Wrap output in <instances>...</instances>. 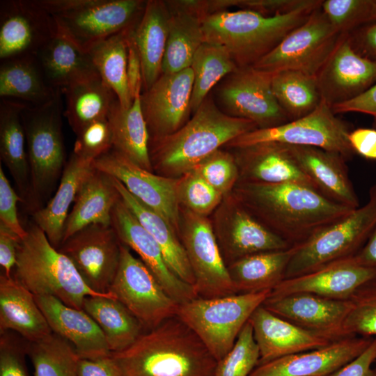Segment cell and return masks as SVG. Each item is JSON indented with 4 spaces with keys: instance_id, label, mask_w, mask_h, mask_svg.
I'll return each instance as SVG.
<instances>
[{
    "instance_id": "6da1fadb",
    "label": "cell",
    "mask_w": 376,
    "mask_h": 376,
    "mask_svg": "<svg viewBox=\"0 0 376 376\" xmlns=\"http://www.w3.org/2000/svg\"><path fill=\"white\" fill-rule=\"evenodd\" d=\"M233 191L254 216L292 245L302 243L354 210L299 183L238 182Z\"/></svg>"
},
{
    "instance_id": "7a4b0ae2",
    "label": "cell",
    "mask_w": 376,
    "mask_h": 376,
    "mask_svg": "<svg viewBox=\"0 0 376 376\" xmlns=\"http://www.w3.org/2000/svg\"><path fill=\"white\" fill-rule=\"evenodd\" d=\"M121 376H214L217 361L176 315L111 352Z\"/></svg>"
},
{
    "instance_id": "3957f363",
    "label": "cell",
    "mask_w": 376,
    "mask_h": 376,
    "mask_svg": "<svg viewBox=\"0 0 376 376\" xmlns=\"http://www.w3.org/2000/svg\"><path fill=\"white\" fill-rule=\"evenodd\" d=\"M256 129L254 123L227 114L208 96L178 131L149 143L152 171L179 178L221 146Z\"/></svg>"
},
{
    "instance_id": "277c9868",
    "label": "cell",
    "mask_w": 376,
    "mask_h": 376,
    "mask_svg": "<svg viewBox=\"0 0 376 376\" xmlns=\"http://www.w3.org/2000/svg\"><path fill=\"white\" fill-rule=\"evenodd\" d=\"M322 2L309 0L293 11L272 16L246 9L215 13L202 19L205 41L224 48L238 67L252 66L303 24Z\"/></svg>"
},
{
    "instance_id": "5b68a950",
    "label": "cell",
    "mask_w": 376,
    "mask_h": 376,
    "mask_svg": "<svg viewBox=\"0 0 376 376\" xmlns=\"http://www.w3.org/2000/svg\"><path fill=\"white\" fill-rule=\"evenodd\" d=\"M20 240L13 277L35 296H52L65 304L83 310L88 296L100 294L85 283L72 262L56 249L35 224Z\"/></svg>"
},
{
    "instance_id": "8992f818",
    "label": "cell",
    "mask_w": 376,
    "mask_h": 376,
    "mask_svg": "<svg viewBox=\"0 0 376 376\" xmlns=\"http://www.w3.org/2000/svg\"><path fill=\"white\" fill-rule=\"evenodd\" d=\"M271 292L266 290L210 299L198 297L179 304L176 316L218 362L230 352L252 313Z\"/></svg>"
},
{
    "instance_id": "52a82bcc",
    "label": "cell",
    "mask_w": 376,
    "mask_h": 376,
    "mask_svg": "<svg viewBox=\"0 0 376 376\" xmlns=\"http://www.w3.org/2000/svg\"><path fill=\"white\" fill-rule=\"evenodd\" d=\"M376 226V185L368 201L347 216L321 228L296 244L285 279L297 276L354 256Z\"/></svg>"
},
{
    "instance_id": "ba28073f",
    "label": "cell",
    "mask_w": 376,
    "mask_h": 376,
    "mask_svg": "<svg viewBox=\"0 0 376 376\" xmlns=\"http://www.w3.org/2000/svg\"><path fill=\"white\" fill-rule=\"evenodd\" d=\"M62 91L38 106L24 104L22 119L28 149L31 189L35 196L46 195L65 167L61 130Z\"/></svg>"
},
{
    "instance_id": "9c48e42d",
    "label": "cell",
    "mask_w": 376,
    "mask_h": 376,
    "mask_svg": "<svg viewBox=\"0 0 376 376\" xmlns=\"http://www.w3.org/2000/svg\"><path fill=\"white\" fill-rule=\"evenodd\" d=\"M350 130L323 100L309 114L279 126L256 129L227 144L233 148L265 142L309 146L340 154L345 159L354 154L349 141Z\"/></svg>"
},
{
    "instance_id": "30bf717a",
    "label": "cell",
    "mask_w": 376,
    "mask_h": 376,
    "mask_svg": "<svg viewBox=\"0 0 376 376\" xmlns=\"http://www.w3.org/2000/svg\"><path fill=\"white\" fill-rule=\"evenodd\" d=\"M342 35L331 25L320 5L303 24L252 66L272 74L297 70L315 77Z\"/></svg>"
},
{
    "instance_id": "8fae6325",
    "label": "cell",
    "mask_w": 376,
    "mask_h": 376,
    "mask_svg": "<svg viewBox=\"0 0 376 376\" xmlns=\"http://www.w3.org/2000/svg\"><path fill=\"white\" fill-rule=\"evenodd\" d=\"M109 292L138 319L146 331L175 316L179 306L144 263L123 244L118 267Z\"/></svg>"
},
{
    "instance_id": "7c38bea8",
    "label": "cell",
    "mask_w": 376,
    "mask_h": 376,
    "mask_svg": "<svg viewBox=\"0 0 376 376\" xmlns=\"http://www.w3.org/2000/svg\"><path fill=\"white\" fill-rule=\"evenodd\" d=\"M178 235L194 276L197 296L210 299L237 294L207 217L181 207Z\"/></svg>"
},
{
    "instance_id": "4fadbf2b",
    "label": "cell",
    "mask_w": 376,
    "mask_h": 376,
    "mask_svg": "<svg viewBox=\"0 0 376 376\" xmlns=\"http://www.w3.org/2000/svg\"><path fill=\"white\" fill-rule=\"evenodd\" d=\"M212 224L226 266L252 254L293 246L260 221L233 194L224 198Z\"/></svg>"
},
{
    "instance_id": "5bb4252c",
    "label": "cell",
    "mask_w": 376,
    "mask_h": 376,
    "mask_svg": "<svg viewBox=\"0 0 376 376\" xmlns=\"http://www.w3.org/2000/svg\"><path fill=\"white\" fill-rule=\"evenodd\" d=\"M146 1L95 0L77 10L52 17L58 32L88 53L104 40L134 28L143 15Z\"/></svg>"
},
{
    "instance_id": "9a60e30c",
    "label": "cell",
    "mask_w": 376,
    "mask_h": 376,
    "mask_svg": "<svg viewBox=\"0 0 376 376\" xmlns=\"http://www.w3.org/2000/svg\"><path fill=\"white\" fill-rule=\"evenodd\" d=\"M272 76L253 66L238 67L227 76L219 89V99L226 113L251 120L258 129L290 121L274 97Z\"/></svg>"
},
{
    "instance_id": "2e32d148",
    "label": "cell",
    "mask_w": 376,
    "mask_h": 376,
    "mask_svg": "<svg viewBox=\"0 0 376 376\" xmlns=\"http://www.w3.org/2000/svg\"><path fill=\"white\" fill-rule=\"evenodd\" d=\"M120 248L111 225L91 224L64 240L58 250L72 262L91 289L108 294L118 267Z\"/></svg>"
},
{
    "instance_id": "e0dca14e",
    "label": "cell",
    "mask_w": 376,
    "mask_h": 376,
    "mask_svg": "<svg viewBox=\"0 0 376 376\" xmlns=\"http://www.w3.org/2000/svg\"><path fill=\"white\" fill-rule=\"evenodd\" d=\"M93 164L120 181L132 196L163 216L179 233L181 207L177 196L178 178L146 170L113 148L95 159Z\"/></svg>"
},
{
    "instance_id": "ac0fdd59",
    "label": "cell",
    "mask_w": 376,
    "mask_h": 376,
    "mask_svg": "<svg viewBox=\"0 0 376 376\" xmlns=\"http://www.w3.org/2000/svg\"><path fill=\"white\" fill-rule=\"evenodd\" d=\"M193 82V73L188 68L162 74L148 91L141 93V109L149 143L173 134L187 123L191 111Z\"/></svg>"
},
{
    "instance_id": "d6986e66",
    "label": "cell",
    "mask_w": 376,
    "mask_h": 376,
    "mask_svg": "<svg viewBox=\"0 0 376 376\" xmlns=\"http://www.w3.org/2000/svg\"><path fill=\"white\" fill-rule=\"evenodd\" d=\"M57 33L54 17L35 0L1 1V61L36 56Z\"/></svg>"
},
{
    "instance_id": "ffe728a7",
    "label": "cell",
    "mask_w": 376,
    "mask_h": 376,
    "mask_svg": "<svg viewBox=\"0 0 376 376\" xmlns=\"http://www.w3.org/2000/svg\"><path fill=\"white\" fill-rule=\"evenodd\" d=\"M315 77L321 99L331 107L376 84V63L354 49L350 33L343 34Z\"/></svg>"
},
{
    "instance_id": "44dd1931",
    "label": "cell",
    "mask_w": 376,
    "mask_h": 376,
    "mask_svg": "<svg viewBox=\"0 0 376 376\" xmlns=\"http://www.w3.org/2000/svg\"><path fill=\"white\" fill-rule=\"evenodd\" d=\"M111 226L121 244L133 250L166 293L178 304L198 297L194 286L178 278L169 267L156 240L120 199L111 214Z\"/></svg>"
},
{
    "instance_id": "7402d4cb",
    "label": "cell",
    "mask_w": 376,
    "mask_h": 376,
    "mask_svg": "<svg viewBox=\"0 0 376 376\" xmlns=\"http://www.w3.org/2000/svg\"><path fill=\"white\" fill-rule=\"evenodd\" d=\"M373 338L347 336L327 346L258 364L249 376H328L360 355Z\"/></svg>"
},
{
    "instance_id": "603a6c76",
    "label": "cell",
    "mask_w": 376,
    "mask_h": 376,
    "mask_svg": "<svg viewBox=\"0 0 376 376\" xmlns=\"http://www.w3.org/2000/svg\"><path fill=\"white\" fill-rule=\"evenodd\" d=\"M263 306L274 314L331 340L343 338L342 327L350 309L347 299L301 292L269 297Z\"/></svg>"
},
{
    "instance_id": "cb8c5ba5",
    "label": "cell",
    "mask_w": 376,
    "mask_h": 376,
    "mask_svg": "<svg viewBox=\"0 0 376 376\" xmlns=\"http://www.w3.org/2000/svg\"><path fill=\"white\" fill-rule=\"evenodd\" d=\"M376 276V269L356 263L351 258L340 260L316 270L284 279L269 297L311 293L336 299H347L359 288Z\"/></svg>"
},
{
    "instance_id": "d4e9b609",
    "label": "cell",
    "mask_w": 376,
    "mask_h": 376,
    "mask_svg": "<svg viewBox=\"0 0 376 376\" xmlns=\"http://www.w3.org/2000/svg\"><path fill=\"white\" fill-rule=\"evenodd\" d=\"M249 322L259 348L258 364L287 355L320 349L334 341L274 314L263 305L254 311Z\"/></svg>"
},
{
    "instance_id": "484cf974",
    "label": "cell",
    "mask_w": 376,
    "mask_h": 376,
    "mask_svg": "<svg viewBox=\"0 0 376 376\" xmlns=\"http://www.w3.org/2000/svg\"><path fill=\"white\" fill-rule=\"evenodd\" d=\"M235 150L234 155L239 168V182L299 183L317 189L292 156L287 144L265 142Z\"/></svg>"
},
{
    "instance_id": "4316f807",
    "label": "cell",
    "mask_w": 376,
    "mask_h": 376,
    "mask_svg": "<svg viewBox=\"0 0 376 376\" xmlns=\"http://www.w3.org/2000/svg\"><path fill=\"white\" fill-rule=\"evenodd\" d=\"M35 299L52 331L67 340L80 359L93 360L111 354L102 331L84 310L69 306L52 296Z\"/></svg>"
},
{
    "instance_id": "83f0119b",
    "label": "cell",
    "mask_w": 376,
    "mask_h": 376,
    "mask_svg": "<svg viewBox=\"0 0 376 376\" xmlns=\"http://www.w3.org/2000/svg\"><path fill=\"white\" fill-rule=\"evenodd\" d=\"M287 145L302 171L322 194L351 209L359 207L349 178L346 159L342 155L315 147Z\"/></svg>"
},
{
    "instance_id": "f1b7e54d",
    "label": "cell",
    "mask_w": 376,
    "mask_h": 376,
    "mask_svg": "<svg viewBox=\"0 0 376 376\" xmlns=\"http://www.w3.org/2000/svg\"><path fill=\"white\" fill-rule=\"evenodd\" d=\"M13 331L34 342L52 331L35 296L13 276H0V333Z\"/></svg>"
},
{
    "instance_id": "f546056e",
    "label": "cell",
    "mask_w": 376,
    "mask_h": 376,
    "mask_svg": "<svg viewBox=\"0 0 376 376\" xmlns=\"http://www.w3.org/2000/svg\"><path fill=\"white\" fill-rule=\"evenodd\" d=\"M93 161L72 154L65 164L58 187L47 204L33 214L34 223L58 249L63 240L64 226L70 207L85 180L94 171Z\"/></svg>"
},
{
    "instance_id": "4dcf8cb0",
    "label": "cell",
    "mask_w": 376,
    "mask_h": 376,
    "mask_svg": "<svg viewBox=\"0 0 376 376\" xmlns=\"http://www.w3.org/2000/svg\"><path fill=\"white\" fill-rule=\"evenodd\" d=\"M120 199L113 178L95 168L77 195L64 226L63 242L89 225H111L112 211Z\"/></svg>"
},
{
    "instance_id": "1f68e13d",
    "label": "cell",
    "mask_w": 376,
    "mask_h": 376,
    "mask_svg": "<svg viewBox=\"0 0 376 376\" xmlns=\"http://www.w3.org/2000/svg\"><path fill=\"white\" fill-rule=\"evenodd\" d=\"M170 12L165 1L148 0L132 37L142 68V92L148 91L162 75L166 50Z\"/></svg>"
},
{
    "instance_id": "d6a6232c",
    "label": "cell",
    "mask_w": 376,
    "mask_h": 376,
    "mask_svg": "<svg viewBox=\"0 0 376 376\" xmlns=\"http://www.w3.org/2000/svg\"><path fill=\"white\" fill-rule=\"evenodd\" d=\"M113 180L122 201L161 247L170 269L194 286V276L176 230L163 216L132 196L120 181L114 178Z\"/></svg>"
},
{
    "instance_id": "836d02e7",
    "label": "cell",
    "mask_w": 376,
    "mask_h": 376,
    "mask_svg": "<svg viewBox=\"0 0 376 376\" xmlns=\"http://www.w3.org/2000/svg\"><path fill=\"white\" fill-rule=\"evenodd\" d=\"M62 93L66 97L64 115L76 134L88 124L107 118L118 99L96 70L74 80Z\"/></svg>"
},
{
    "instance_id": "e575fe53",
    "label": "cell",
    "mask_w": 376,
    "mask_h": 376,
    "mask_svg": "<svg viewBox=\"0 0 376 376\" xmlns=\"http://www.w3.org/2000/svg\"><path fill=\"white\" fill-rule=\"evenodd\" d=\"M141 95L139 92L135 95L128 109L122 108L116 99L107 119L113 134V149L137 166L152 171L149 156L150 136L141 109Z\"/></svg>"
},
{
    "instance_id": "d590c367",
    "label": "cell",
    "mask_w": 376,
    "mask_h": 376,
    "mask_svg": "<svg viewBox=\"0 0 376 376\" xmlns=\"http://www.w3.org/2000/svg\"><path fill=\"white\" fill-rule=\"evenodd\" d=\"M58 91L47 82L36 56L1 61V98H15L27 104L38 106L49 102Z\"/></svg>"
},
{
    "instance_id": "8d00e7d4",
    "label": "cell",
    "mask_w": 376,
    "mask_h": 376,
    "mask_svg": "<svg viewBox=\"0 0 376 376\" xmlns=\"http://www.w3.org/2000/svg\"><path fill=\"white\" fill-rule=\"evenodd\" d=\"M296 244L286 249L261 252L237 260L227 266L237 293L272 290L285 279Z\"/></svg>"
},
{
    "instance_id": "74e56055",
    "label": "cell",
    "mask_w": 376,
    "mask_h": 376,
    "mask_svg": "<svg viewBox=\"0 0 376 376\" xmlns=\"http://www.w3.org/2000/svg\"><path fill=\"white\" fill-rule=\"evenodd\" d=\"M83 310L102 331L111 352L122 351L132 345L143 333L138 319L116 298L88 296Z\"/></svg>"
},
{
    "instance_id": "f35d334b",
    "label": "cell",
    "mask_w": 376,
    "mask_h": 376,
    "mask_svg": "<svg viewBox=\"0 0 376 376\" xmlns=\"http://www.w3.org/2000/svg\"><path fill=\"white\" fill-rule=\"evenodd\" d=\"M36 57L48 84L61 91L76 79L96 70L88 53L58 32L39 50Z\"/></svg>"
},
{
    "instance_id": "ab89813d",
    "label": "cell",
    "mask_w": 376,
    "mask_h": 376,
    "mask_svg": "<svg viewBox=\"0 0 376 376\" xmlns=\"http://www.w3.org/2000/svg\"><path fill=\"white\" fill-rule=\"evenodd\" d=\"M25 103L1 98L0 155L22 194L29 189L30 179L26 135L22 119Z\"/></svg>"
},
{
    "instance_id": "60d3db41",
    "label": "cell",
    "mask_w": 376,
    "mask_h": 376,
    "mask_svg": "<svg viewBox=\"0 0 376 376\" xmlns=\"http://www.w3.org/2000/svg\"><path fill=\"white\" fill-rule=\"evenodd\" d=\"M169 12V35L162 74L175 73L190 68L196 52L205 42L201 18L184 11Z\"/></svg>"
},
{
    "instance_id": "b9f144b4",
    "label": "cell",
    "mask_w": 376,
    "mask_h": 376,
    "mask_svg": "<svg viewBox=\"0 0 376 376\" xmlns=\"http://www.w3.org/2000/svg\"><path fill=\"white\" fill-rule=\"evenodd\" d=\"M132 29L104 40L88 52L96 70L115 93L123 109L130 107L133 102L127 76V38Z\"/></svg>"
},
{
    "instance_id": "7bdbcfd3",
    "label": "cell",
    "mask_w": 376,
    "mask_h": 376,
    "mask_svg": "<svg viewBox=\"0 0 376 376\" xmlns=\"http://www.w3.org/2000/svg\"><path fill=\"white\" fill-rule=\"evenodd\" d=\"M272 88L276 100L290 121L309 114L321 101L316 77L300 71L274 73Z\"/></svg>"
},
{
    "instance_id": "ee69618b",
    "label": "cell",
    "mask_w": 376,
    "mask_h": 376,
    "mask_svg": "<svg viewBox=\"0 0 376 376\" xmlns=\"http://www.w3.org/2000/svg\"><path fill=\"white\" fill-rule=\"evenodd\" d=\"M190 68L194 78L191 111L194 113L212 88L238 66L224 48L205 41L196 52Z\"/></svg>"
},
{
    "instance_id": "f6af8a7d",
    "label": "cell",
    "mask_w": 376,
    "mask_h": 376,
    "mask_svg": "<svg viewBox=\"0 0 376 376\" xmlns=\"http://www.w3.org/2000/svg\"><path fill=\"white\" fill-rule=\"evenodd\" d=\"M26 351L33 376H77L80 358L67 340L53 332L37 341H26Z\"/></svg>"
},
{
    "instance_id": "bcb514c9",
    "label": "cell",
    "mask_w": 376,
    "mask_h": 376,
    "mask_svg": "<svg viewBox=\"0 0 376 376\" xmlns=\"http://www.w3.org/2000/svg\"><path fill=\"white\" fill-rule=\"evenodd\" d=\"M350 309L342 327V336L376 335V276L349 298Z\"/></svg>"
},
{
    "instance_id": "7dc6e473",
    "label": "cell",
    "mask_w": 376,
    "mask_h": 376,
    "mask_svg": "<svg viewBox=\"0 0 376 376\" xmlns=\"http://www.w3.org/2000/svg\"><path fill=\"white\" fill-rule=\"evenodd\" d=\"M177 196L180 207L207 217L224 196L194 171L178 178Z\"/></svg>"
},
{
    "instance_id": "c3c4849f",
    "label": "cell",
    "mask_w": 376,
    "mask_h": 376,
    "mask_svg": "<svg viewBox=\"0 0 376 376\" xmlns=\"http://www.w3.org/2000/svg\"><path fill=\"white\" fill-rule=\"evenodd\" d=\"M260 352L248 321L230 352L217 362L214 376H249L258 364Z\"/></svg>"
},
{
    "instance_id": "681fc988",
    "label": "cell",
    "mask_w": 376,
    "mask_h": 376,
    "mask_svg": "<svg viewBox=\"0 0 376 376\" xmlns=\"http://www.w3.org/2000/svg\"><path fill=\"white\" fill-rule=\"evenodd\" d=\"M191 171L224 197L232 194L240 180L239 168L234 154L221 149L204 159Z\"/></svg>"
},
{
    "instance_id": "f907efd6",
    "label": "cell",
    "mask_w": 376,
    "mask_h": 376,
    "mask_svg": "<svg viewBox=\"0 0 376 376\" xmlns=\"http://www.w3.org/2000/svg\"><path fill=\"white\" fill-rule=\"evenodd\" d=\"M321 8L331 25L340 33H350L374 22L373 0H325Z\"/></svg>"
},
{
    "instance_id": "816d5d0a",
    "label": "cell",
    "mask_w": 376,
    "mask_h": 376,
    "mask_svg": "<svg viewBox=\"0 0 376 376\" xmlns=\"http://www.w3.org/2000/svg\"><path fill=\"white\" fill-rule=\"evenodd\" d=\"M73 154L94 161L113 148V134L107 118L96 120L77 134Z\"/></svg>"
},
{
    "instance_id": "f5cc1de1",
    "label": "cell",
    "mask_w": 376,
    "mask_h": 376,
    "mask_svg": "<svg viewBox=\"0 0 376 376\" xmlns=\"http://www.w3.org/2000/svg\"><path fill=\"white\" fill-rule=\"evenodd\" d=\"M10 331L0 333V376H28L23 345Z\"/></svg>"
},
{
    "instance_id": "db71d44e",
    "label": "cell",
    "mask_w": 376,
    "mask_h": 376,
    "mask_svg": "<svg viewBox=\"0 0 376 376\" xmlns=\"http://www.w3.org/2000/svg\"><path fill=\"white\" fill-rule=\"evenodd\" d=\"M21 200L12 187L1 165L0 224L9 228L22 240L26 235L27 231L21 225L17 215V203Z\"/></svg>"
},
{
    "instance_id": "11a10c76",
    "label": "cell",
    "mask_w": 376,
    "mask_h": 376,
    "mask_svg": "<svg viewBox=\"0 0 376 376\" xmlns=\"http://www.w3.org/2000/svg\"><path fill=\"white\" fill-rule=\"evenodd\" d=\"M309 0H234V6L250 10L265 16L293 11L306 4Z\"/></svg>"
},
{
    "instance_id": "9f6ffc18",
    "label": "cell",
    "mask_w": 376,
    "mask_h": 376,
    "mask_svg": "<svg viewBox=\"0 0 376 376\" xmlns=\"http://www.w3.org/2000/svg\"><path fill=\"white\" fill-rule=\"evenodd\" d=\"M376 361V338L357 357L328 376H376L372 366Z\"/></svg>"
},
{
    "instance_id": "6f0895ef",
    "label": "cell",
    "mask_w": 376,
    "mask_h": 376,
    "mask_svg": "<svg viewBox=\"0 0 376 376\" xmlns=\"http://www.w3.org/2000/svg\"><path fill=\"white\" fill-rule=\"evenodd\" d=\"M335 114L349 112L366 113L372 116L376 130V84L359 96L331 107Z\"/></svg>"
},
{
    "instance_id": "680465c9",
    "label": "cell",
    "mask_w": 376,
    "mask_h": 376,
    "mask_svg": "<svg viewBox=\"0 0 376 376\" xmlns=\"http://www.w3.org/2000/svg\"><path fill=\"white\" fill-rule=\"evenodd\" d=\"M21 238L0 224V265L3 274L11 277L13 269L17 262V249Z\"/></svg>"
},
{
    "instance_id": "91938a15",
    "label": "cell",
    "mask_w": 376,
    "mask_h": 376,
    "mask_svg": "<svg viewBox=\"0 0 376 376\" xmlns=\"http://www.w3.org/2000/svg\"><path fill=\"white\" fill-rule=\"evenodd\" d=\"M350 39L354 49L362 56L376 63V21L354 30Z\"/></svg>"
},
{
    "instance_id": "94428289",
    "label": "cell",
    "mask_w": 376,
    "mask_h": 376,
    "mask_svg": "<svg viewBox=\"0 0 376 376\" xmlns=\"http://www.w3.org/2000/svg\"><path fill=\"white\" fill-rule=\"evenodd\" d=\"M132 29L127 38V84L132 100L135 95L142 93V68L139 54L132 37Z\"/></svg>"
},
{
    "instance_id": "6125c7cd",
    "label": "cell",
    "mask_w": 376,
    "mask_h": 376,
    "mask_svg": "<svg viewBox=\"0 0 376 376\" xmlns=\"http://www.w3.org/2000/svg\"><path fill=\"white\" fill-rule=\"evenodd\" d=\"M77 376H121L119 368L111 354L97 359H79Z\"/></svg>"
},
{
    "instance_id": "be15d7a7",
    "label": "cell",
    "mask_w": 376,
    "mask_h": 376,
    "mask_svg": "<svg viewBox=\"0 0 376 376\" xmlns=\"http://www.w3.org/2000/svg\"><path fill=\"white\" fill-rule=\"evenodd\" d=\"M349 143L354 150L367 159L376 160V130L357 128L348 134Z\"/></svg>"
},
{
    "instance_id": "e7e4bbea",
    "label": "cell",
    "mask_w": 376,
    "mask_h": 376,
    "mask_svg": "<svg viewBox=\"0 0 376 376\" xmlns=\"http://www.w3.org/2000/svg\"><path fill=\"white\" fill-rule=\"evenodd\" d=\"M95 0H35L36 4L52 16L65 14L91 5Z\"/></svg>"
},
{
    "instance_id": "03108f58",
    "label": "cell",
    "mask_w": 376,
    "mask_h": 376,
    "mask_svg": "<svg viewBox=\"0 0 376 376\" xmlns=\"http://www.w3.org/2000/svg\"><path fill=\"white\" fill-rule=\"evenodd\" d=\"M350 258L360 265L376 269V226L361 249Z\"/></svg>"
},
{
    "instance_id": "003e7915",
    "label": "cell",
    "mask_w": 376,
    "mask_h": 376,
    "mask_svg": "<svg viewBox=\"0 0 376 376\" xmlns=\"http://www.w3.org/2000/svg\"><path fill=\"white\" fill-rule=\"evenodd\" d=\"M373 19L376 21V0H373Z\"/></svg>"
}]
</instances>
